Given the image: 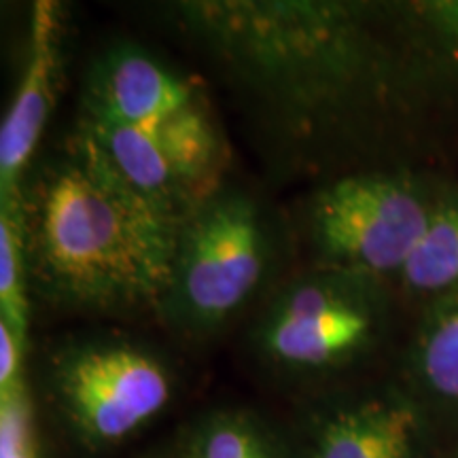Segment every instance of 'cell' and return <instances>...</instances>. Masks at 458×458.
<instances>
[{"label": "cell", "instance_id": "cell-1", "mask_svg": "<svg viewBox=\"0 0 458 458\" xmlns=\"http://www.w3.org/2000/svg\"><path fill=\"white\" fill-rule=\"evenodd\" d=\"M278 174L408 165L458 128V0H145Z\"/></svg>", "mask_w": 458, "mask_h": 458}, {"label": "cell", "instance_id": "cell-2", "mask_svg": "<svg viewBox=\"0 0 458 458\" xmlns=\"http://www.w3.org/2000/svg\"><path fill=\"white\" fill-rule=\"evenodd\" d=\"M9 206L38 295L72 310L157 314L181 225L130 191L77 125L34 157Z\"/></svg>", "mask_w": 458, "mask_h": 458}, {"label": "cell", "instance_id": "cell-3", "mask_svg": "<svg viewBox=\"0 0 458 458\" xmlns=\"http://www.w3.org/2000/svg\"><path fill=\"white\" fill-rule=\"evenodd\" d=\"M283 238L272 206L225 181L181 223L157 317L189 337L221 331L272 278Z\"/></svg>", "mask_w": 458, "mask_h": 458}, {"label": "cell", "instance_id": "cell-4", "mask_svg": "<svg viewBox=\"0 0 458 458\" xmlns=\"http://www.w3.org/2000/svg\"><path fill=\"white\" fill-rule=\"evenodd\" d=\"M445 187L414 165L352 170L318 182L303 219L314 261L380 283L397 278Z\"/></svg>", "mask_w": 458, "mask_h": 458}, {"label": "cell", "instance_id": "cell-5", "mask_svg": "<svg viewBox=\"0 0 458 458\" xmlns=\"http://www.w3.org/2000/svg\"><path fill=\"white\" fill-rule=\"evenodd\" d=\"M380 280L314 266L280 286L253 331L259 357L295 376L329 374L352 363L380 329Z\"/></svg>", "mask_w": 458, "mask_h": 458}, {"label": "cell", "instance_id": "cell-6", "mask_svg": "<svg viewBox=\"0 0 458 458\" xmlns=\"http://www.w3.org/2000/svg\"><path fill=\"white\" fill-rule=\"evenodd\" d=\"M49 386L74 435L91 450L123 442L172 397L164 359L125 337H88L57 348Z\"/></svg>", "mask_w": 458, "mask_h": 458}, {"label": "cell", "instance_id": "cell-7", "mask_svg": "<svg viewBox=\"0 0 458 458\" xmlns=\"http://www.w3.org/2000/svg\"><path fill=\"white\" fill-rule=\"evenodd\" d=\"M206 105L210 102L189 74L145 45L117 41L91 60L79 114L156 134Z\"/></svg>", "mask_w": 458, "mask_h": 458}, {"label": "cell", "instance_id": "cell-8", "mask_svg": "<svg viewBox=\"0 0 458 458\" xmlns=\"http://www.w3.org/2000/svg\"><path fill=\"white\" fill-rule=\"evenodd\" d=\"M77 128L130 191L181 225L210 193L199 189L145 130L79 114ZM215 193V191H213Z\"/></svg>", "mask_w": 458, "mask_h": 458}, {"label": "cell", "instance_id": "cell-9", "mask_svg": "<svg viewBox=\"0 0 458 458\" xmlns=\"http://www.w3.org/2000/svg\"><path fill=\"white\" fill-rule=\"evenodd\" d=\"M418 414L399 399H365L329 411L312 458H416Z\"/></svg>", "mask_w": 458, "mask_h": 458}, {"label": "cell", "instance_id": "cell-10", "mask_svg": "<svg viewBox=\"0 0 458 458\" xmlns=\"http://www.w3.org/2000/svg\"><path fill=\"white\" fill-rule=\"evenodd\" d=\"M49 54L43 47L32 57L20 85L0 139L3 204H13L28 168L37 157L38 139L49 114Z\"/></svg>", "mask_w": 458, "mask_h": 458}, {"label": "cell", "instance_id": "cell-11", "mask_svg": "<svg viewBox=\"0 0 458 458\" xmlns=\"http://www.w3.org/2000/svg\"><path fill=\"white\" fill-rule=\"evenodd\" d=\"M397 280L411 295L437 301L458 295V189L445 187L437 208L401 267Z\"/></svg>", "mask_w": 458, "mask_h": 458}, {"label": "cell", "instance_id": "cell-12", "mask_svg": "<svg viewBox=\"0 0 458 458\" xmlns=\"http://www.w3.org/2000/svg\"><path fill=\"white\" fill-rule=\"evenodd\" d=\"M414 369L428 391L458 401V295L428 308L416 340Z\"/></svg>", "mask_w": 458, "mask_h": 458}, {"label": "cell", "instance_id": "cell-13", "mask_svg": "<svg viewBox=\"0 0 458 458\" xmlns=\"http://www.w3.org/2000/svg\"><path fill=\"white\" fill-rule=\"evenodd\" d=\"M28 289H30V276H28L20 223H17L13 206L3 204V223H0V308H3V323H7L24 342L28 331Z\"/></svg>", "mask_w": 458, "mask_h": 458}, {"label": "cell", "instance_id": "cell-14", "mask_svg": "<svg viewBox=\"0 0 458 458\" xmlns=\"http://www.w3.org/2000/svg\"><path fill=\"white\" fill-rule=\"evenodd\" d=\"M0 458H43L24 382L0 394Z\"/></svg>", "mask_w": 458, "mask_h": 458}, {"label": "cell", "instance_id": "cell-15", "mask_svg": "<svg viewBox=\"0 0 458 458\" xmlns=\"http://www.w3.org/2000/svg\"><path fill=\"white\" fill-rule=\"evenodd\" d=\"M26 342L9 327L0 323V394L13 391L21 385V359H24Z\"/></svg>", "mask_w": 458, "mask_h": 458}]
</instances>
